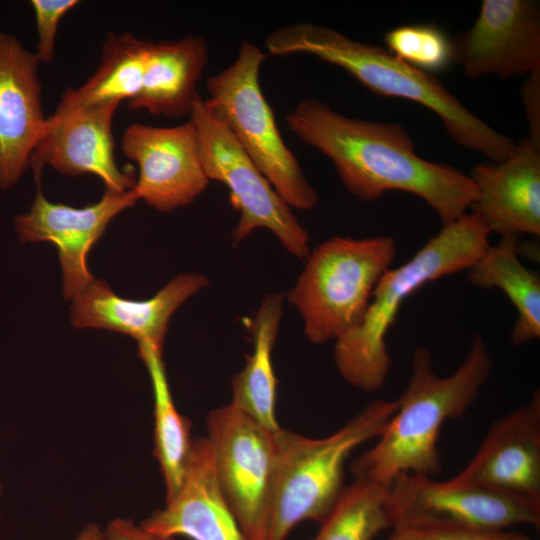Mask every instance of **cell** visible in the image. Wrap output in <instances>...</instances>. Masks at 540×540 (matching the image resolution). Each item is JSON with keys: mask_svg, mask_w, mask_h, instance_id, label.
<instances>
[{"mask_svg": "<svg viewBox=\"0 0 540 540\" xmlns=\"http://www.w3.org/2000/svg\"><path fill=\"white\" fill-rule=\"evenodd\" d=\"M285 122L296 137L332 162L345 188L362 201L377 200L389 191L410 193L425 201L442 225L468 213L474 201L470 176L420 157L398 123L348 117L314 98L301 100Z\"/></svg>", "mask_w": 540, "mask_h": 540, "instance_id": "obj_1", "label": "cell"}, {"mask_svg": "<svg viewBox=\"0 0 540 540\" xmlns=\"http://www.w3.org/2000/svg\"><path fill=\"white\" fill-rule=\"evenodd\" d=\"M491 370L490 351L480 334L473 337L460 366L446 377L435 371L428 349L417 348L397 410L373 447L352 463L354 477L389 485L401 474L437 475L442 469L437 445L442 425L468 411Z\"/></svg>", "mask_w": 540, "mask_h": 540, "instance_id": "obj_2", "label": "cell"}, {"mask_svg": "<svg viewBox=\"0 0 540 540\" xmlns=\"http://www.w3.org/2000/svg\"><path fill=\"white\" fill-rule=\"evenodd\" d=\"M272 56L307 54L338 66L375 94L418 103L433 112L460 146L501 161L516 142L472 113L432 74L418 70L381 46L357 41L311 22L276 28L265 38Z\"/></svg>", "mask_w": 540, "mask_h": 540, "instance_id": "obj_3", "label": "cell"}, {"mask_svg": "<svg viewBox=\"0 0 540 540\" xmlns=\"http://www.w3.org/2000/svg\"><path fill=\"white\" fill-rule=\"evenodd\" d=\"M489 235L468 212L382 276L362 321L334 342V362L347 383L365 392L383 387L392 366L386 336L404 301L427 283L468 270L489 246Z\"/></svg>", "mask_w": 540, "mask_h": 540, "instance_id": "obj_4", "label": "cell"}, {"mask_svg": "<svg viewBox=\"0 0 540 540\" xmlns=\"http://www.w3.org/2000/svg\"><path fill=\"white\" fill-rule=\"evenodd\" d=\"M397 410L396 400L376 399L324 438L279 427L272 506L266 540H286L300 523H321L343 491L344 466L359 445L376 439Z\"/></svg>", "mask_w": 540, "mask_h": 540, "instance_id": "obj_5", "label": "cell"}, {"mask_svg": "<svg viewBox=\"0 0 540 540\" xmlns=\"http://www.w3.org/2000/svg\"><path fill=\"white\" fill-rule=\"evenodd\" d=\"M395 255L390 236H334L310 250L284 294L300 315L310 343L335 342L359 325Z\"/></svg>", "mask_w": 540, "mask_h": 540, "instance_id": "obj_6", "label": "cell"}, {"mask_svg": "<svg viewBox=\"0 0 540 540\" xmlns=\"http://www.w3.org/2000/svg\"><path fill=\"white\" fill-rule=\"evenodd\" d=\"M266 57L255 43L243 41L234 61L208 78L206 100L282 199L292 209L309 211L319 194L284 142L261 88Z\"/></svg>", "mask_w": 540, "mask_h": 540, "instance_id": "obj_7", "label": "cell"}, {"mask_svg": "<svg viewBox=\"0 0 540 540\" xmlns=\"http://www.w3.org/2000/svg\"><path fill=\"white\" fill-rule=\"evenodd\" d=\"M189 121L196 130L208 179L227 187L239 214L231 238L240 242L266 229L289 254L305 259L311 250L307 230L202 96L195 101Z\"/></svg>", "mask_w": 540, "mask_h": 540, "instance_id": "obj_8", "label": "cell"}, {"mask_svg": "<svg viewBox=\"0 0 540 540\" xmlns=\"http://www.w3.org/2000/svg\"><path fill=\"white\" fill-rule=\"evenodd\" d=\"M207 429L219 487L244 536L266 540L275 476V430L231 403L208 414Z\"/></svg>", "mask_w": 540, "mask_h": 540, "instance_id": "obj_9", "label": "cell"}, {"mask_svg": "<svg viewBox=\"0 0 540 540\" xmlns=\"http://www.w3.org/2000/svg\"><path fill=\"white\" fill-rule=\"evenodd\" d=\"M385 507L391 526L433 523L479 531L540 526V501L453 478L398 475L388 485Z\"/></svg>", "mask_w": 540, "mask_h": 540, "instance_id": "obj_10", "label": "cell"}, {"mask_svg": "<svg viewBox=\"0 0 540 540\" xmlns=\"http://www.w3.org/2000/svg\"><path fill=\"white\" fill-rule=\"evenodd\" d=\"M121 149L138 165L133 187L138 200L157 211L187 206L209 185L190 121L173 127L133 123L123 132Z\"/></svg>", "mask_w": 540, "mask_h": 540, "instance_id": "obj_11", "label": "cell"}, {"mask_svg": "<svg viewBox=\"0 0 540 540\" xmlns=\"http://www.w3.org/2000/svg\"><path fill=\"white\" fill-rule=\"evenodd\" d=\"M452 42L454 63L469 78L540 72L539 3L483 0L473 25Z\"/></svg>", "mask_w": 540, "mask_h": 540, "instance_id": "obj_12", "label": "cell"}, {"mask_svg": "<svg viewBox=\"0 0 540 540\" xmlns=\"http://www.w3.org/2000/svg\"><path fill=\"white\" fill-rule=\"evenodd\" d=\"M138 198L133 188L126 192L105 190L101 200L82 208L49 201L39 188L29 210L14 218L21 242L49 241L58 250L63 295L72 300L94 277L87 256L119 213Z\"/></svg>", "mask_w": 540, "mask_h": 540, "instance_id": "obj_13", "label": "cell"}, {"mask_svg": "<svg viewBox=\"0 0 540 540\" xmlns=\"http://www.w3.org/2000/svg\"><path fill=\"white\" fill-rule=\"evenodd\" d=\"M118 106L110 103L47 116L29 161L35 181L39 184L44 167L50 166L69 176L96 175L106 190H131L135 177L131 169H119L114 156L112 121Z\"/></svg>", "mask_w": 540, "mask_h": 540, "instance_id": "obj_14", "label": "cell"}, {"mask_svg": "<svg viewBox=\"0 0 540 540\" xmlns=\"http://www.w3.org/2000/svg\"><path fill=\"white\" fill-rule=\"evenodd\" d=\"M208 286L200 273L173 277L146 300L118 296L103 280L93 279L72 299L70 321L76 328L106 329L128 335L138 349L150 348L163 354L168 324L175 311Z\"/></svg>", "mask_w": 540, "mask_h": 540, "instance_id": "obj_15", "label": "cell"}, {"mask_svg": "<svg viewBox=\"0 0 540 540\" xmlns=\"http://www.w3.org/2000/svg\"><path fill=\"white\" fill-rule=\"evenodd\" d=\"M39 60L14 35L0 32V189L29 167L47 117L41 102Z\"/></svg>", "mask_w": 540, "mask_h": 540, "instance_id": "obj_16", "label": "cell"}, {"mask_svg": "<svg viewBox=\"0 0 540 540\" xmlns=\"http://www.w3.org/2000/svg\"><path fill=\"white\" fill-rule=\"evenodd\" d=\"M540 501V392L492 423L478 450L454 477Z\"/></svg>", "mask_w": 540, "mask_h": 540, "instance_id": "obj_17", "label": "cell"}, {"mask_svg": "<svg viewBox=\"0 0 540 540\" xmlns=\"http://www.w3.org/2000/svg\"><path fill=\"white\" fill-rule=\"evenodd\" d=\"M469 211L501 237L540 236V148L527 137L501 161L475 165Z\"/></svg>", "mask_w": 540, "mask_h": 540, "instance_id": "obj_18", "label": "cell"}, {"mask_svg": "<svg viewBox=\"0 0 540 540\" xmlns=\"http://www.w3.org/2000/svg\"><path fill=\"white\" fill-rule=\"evenodd\" d=\"M140 525L163 538L247 540L219 487L207 437L193 439L177 493Z\"/></svg>", "mask_w": 540, "mask_h": 540, "instance_id": "obj_19", "label": "cell"}, {"mask_svg": "<svg viewBox=\"0 0 540 540\" xmlns=\"http://www.w3.org/2000/svg\"><path fill=\"white\" fill-rule=\"evenodd\" d=\"M208 57V44L202 36L151 42L140 90L127 102L128 108L172 119L189 116L201 96L197 85Z\"/></svg>", "mask_w": 540, "mask_h": 540, "instance_id": "obj_20", "label": "cell"}, {"mask_svg": "<svg viewBox=\"0 0 540 540\" xmlns=\"http://www.w3.org/2000/svg\"><path fill=\"white\" fill-rule=\"evenodd\" d=\"M283 293L262 299L251 322L253 351L245 366L232 378L231 404L269 430L280 426L276 419L277 379L272 351L283 314Z\"/></svg>", "mask_w": 540, "mask_h": 540, "instance_id": "obj_21", "label": "cell"}, {"mask_svg": "<svg viewBox=\"0 0 540 540\" xmlns=\"http://www.w3.org/2000/svg\"><path fill=\"white\" fill-rule=\"evenodd\" d=\"M468 281L479 288L503 291L517 311L510 333L514 345L540 337V278L519 259L518 238L501 237L489 245L467 270Z\"/></svg>", "mask_w": 540, "mask_h": 540, "instance_id": "obj_22", "label": "cell"}, {"mask_svg": "<svg viewBox=\"0 0 540 540\" xmlns=\"http://www.w3.org/2000/svg\"><path fill=\"white\" fill-rule=\"evenodd\" d=\"M150 43L128 32L110 33L94 74L78 88H68L54 112L120 104L134 98L142 84Z\"/></svg>", "mask_w": 540, "mask_h": 540, "instance_id": "obj_23", "label": "cell"}, {"mask_svg": "<svg viewBox=\"0 0 540 540\" xmlns=\"http://www.w3.org/2000/svg\"><path fill=\"white\" fill-rule=\"evenodd\" d=\"M145 363L154 397V456L165 484V501L179 490L186 472L192 442L191 422L177 410L172 398L163 354L150 348L138 349Z\"/></svg>", "mask_w": 540, "mask_h": 540, "instance_id": "obj_24", "label": "cell"}, {"mask_svg": "<svg viewBox=\"0 0 540 540\" xmlns=\"http://www.w3.org/2000/svg\"><path fill=\"white\" fill-rule=\"evenodd\" d=\"M387 488L355 478L344 487L312 540H373L391 527L385 507Z\"/></svg>", "mask_w": 540, "mask_h": 540, "instance_id": "obj_25", "label": "cell"}, {"mask_svg": "<svg viewBox=\"0 0 540 540\" xmlns=\"http://www.w3.org/2000/svg\"><path fill=\"white\" fill-rule=\"evenodd\" d=\"M384 43L392 55L426 73H438L454 63L453 42L434 24H409L390 29Z\"/></svg>", "mask_w": 540, "mask_h": 540, "instance_id": "obj_26", "label": "cell"}, {"mask_svg": "<svg viewBox=\"0 0 540 540\" xmlns=\"http://www.w3.org/2000/svg\"><path fill=\"white\" fill-rule=\"evenodd\" d=\"M391 529L387 540H532L508 530L479 531L433 523L401 522Z\"/></svg>", "mask_w": 540, "mask_h": 540, "instance_id": "obj_27", "label": "cell"}, {"mask_svg": "<svg viewBox=\"0 0 540 540\" xmlns=\"http://www.w3.org/2000/svg\"><path fill=\"white\" fill-rule=\"evenodd\" d=\"M38 43L34 52L40 63L54 60L55 39L62 18L80 1L78 0H32Z\"/></svg>", "mask_w": 540, "mask_h": 540, "instance_id": "obj_28", "label": "cell"}, {"mask_svg": "<svg viewBox=\"0 0 540 540\" xmlns=\"http://www.w3.org/2000/svg\"><path fill=\"white\" fill-rule=\"evenodd\" d=\"M521 98L529 129L527 138L540 148V72L527 76L521 88Z\"/></svg>", "mask_w": 540, "mask_h": 540, "instance_id": "obj_29", "label": "cell"}, {"mask_svg": "<svg viewBox=\"0 0 540 540\" xmlns=\"http://www.w3.org/2000/svg\"><path fill=\"white\" fill-rule=\"evenodd\" d=\"M75 540H106L104 529L96 523L85 525Z\"/></svg>", "mask_w": 540, "mask_h": 540, "instance_id": "obj_30", "label": "cell"}, {"mask_svg": "<svg viewBox=\"0 0 540 540\" xmlns=\"http://www.w3.org/2000/svg\"><path fill=\"white\" fill-rule=\"evenodd\" d=\"M116 540H154L140 534H126L118 537Z\"/></svg>", "mask_w": 540, "mask_h": 540, "instance_id": "obj_31", "label": "cell"}, {"mask_svg": "<svg viewBox=\"0 0 540 540\" xmlns=\"http://www.w3.org/2000/svg\"><path fill=\"white\" fill-rule=\"evenodd\" d=\"M1 493H2V486L0 484V497H1Z\"/></svg>", "mask_w": 540, "mask_h": 540, "instance_id": "obj_32", "label": "cell"}]
</instances>
